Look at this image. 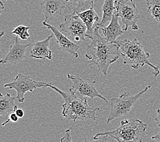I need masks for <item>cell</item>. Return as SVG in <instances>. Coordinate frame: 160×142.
Wrapping results in <instances>:
<instances>
[{
    "mask_svg": "<svg viewBox=\"0 0 160 142\" xmlns=\"http://www.w3.org/2000/svg\"><path fill=\"white\" fill-rule=\"evenodd\" d=\"M32 44H22L19 40V37L16 36L14 38V42L10 47V50L3 59L0 60L1 64L15 65L21 62L24 59H26L27 56L25 52L28 47L32 46Z\"/></svg>",
    "mask_w": 160,
    "mask_h": 142,
    "instance_id": "obj_10",
    "label": "cell"
},
{
    "mask_svg": "<svg viewBox=\"0 0 160 142\" xmlns=\"http://www.w3.org/2000/svg\"><path fill=\"white\" fill-rule=\"evenodd\" d=\"M19 118L18 117V116L17 115V114H15V113L12 112V113H11V114H10L9 115V117H8V120H7L6 122L2 123V126H4L6 125H7V124H8V123L10 122H18V120H19Z\"/></svg>",
    "mask_w": 160,
    "mask_h": 142,
    "instance_id": "obj_23",
    "label": "cell"
},
{
    "mask_svg": "<svg viewBox=\"0 0 160 142\" xmlns=\"http://www.w3.org/2000/svg\"><path fill=\"white\" fill-rule=\"evenodd\" d=\"M17 99L16 97L12 96L10 93H7L6 95L0 92V117L6 116L8 114L15 111L18 108L14 103Z\"/></svg>",
    "mask_w": 160,
    "mask_h": 142,
    "instance_id": "obj_16",
    "label": "cell"
},
{
    "mask_svg": "<svg viewBox=\"0 0 160 142\" xmlns=\"http://www.w3.org/2000/svg\"><path fill=\"white\" fill-rule=\"evenodd\" d=\"M129 2H134L133 0H129Z\"/></svg>",
    "mask_w": 160,
    "mask_h": 142,
    "instance_id": "obj_30",
    "label": "cell"
},
{
    "mask_svg": "<svg viewBox=\"0 0 160 142\" xmlns=\"http://www.w3.org/2000/svg\"><path fill=\"white\" fill-rule=\"evenodd\" d=\"M145 1H146V3H147V6H148V5L150 4V3H151V0H145Z\"/></svg>",
    "mask_w": 160,
    "mask_h": 142,
    "instance_id": "obj_29",
    "label": "cell"
},
{
    "mask_svg": "<svg viewBox=\"0 0 160 142\" xmlns=\"http://www.w3.org/2000/svg\"><path fill=\"white\" fill-rule=\"evenodd\" d=\"M99 26L97 24L93 35L90 39L92 42L87 45L86 57L97 67V76L101 73L106 76L110 66L121 57L119 47L115 42H108L99 33Z\"/></svg>",
    "mask_w": 160,
    "mask_h": 142,
    "instance_id": "obj_1",
    "label": "cell"
},
{
    "mask_svg": "<svg viewBox=\"0 0 160 142\" xmlns=\"http://www.w3.org/2000/svg\"><path fill=\"white\" fill-rule=\"evenodd\" d=\"M67 2H72L78 3V6L72 10L75 12H82L88 10L94 4V0H65Z\"/></svg>",
    "mask_w": 160,
    "mask_h": 142,
    "instance_id": "obj_19",
    "label": "cell"
},
{
    "mask_svg": "<svg viewBox=\"0 0 160 142\" xmlns=\"http://www.w3.org/2000/svg\"><path fill=\"white\" fill-rule=\"evenodd\" d=\"M60 30L71 41L86 42L87 27L74 12L64 17V21L60 25Z\"/></svg>",
    "mask_w": 160,
    "mask_h": 142,
    "instance_id": "obj_6",
    "label": "cell"
},
{
    "mask_svg": "<svg viewBox=\"0 0 160 142\" xmlns=\"http://www.w3.org/2000/svg\"><path fill=\"white\" fill-rule=\"evenodd\" d=\"M30 29V27H26L24 26V25H19V26H18L14 29L11 34L16 35L18 37H20L21 40H27L30 37V34L28 33V30Z\"/></svg>",
    "mask_w": 160,
    "mask_h": 142,
    "instance_id": "obj_20",
    "label": "cell"
},
{
    "mask_svg": "<svg viewBox=\"0 0 160 142\" xmlns=\"http://www.w3.org/2000/svg\"><path fill=\"white\" fill-rule=\"evenodd\" d=\"M147 12L153 19L160 23V0H151Z\"/></svg>",
    "mask_w": 160,
    "mask_h": 142,
    "instance_id": "obj_18",
    "label": "cell"
},
{
    "mask_svg": "<svg viewBox=\"0 0 160 142\" xmlns=\"http://www.w3.org/2000/svg\"><path fill=\"white\" fill-rule=\"evenodd\" d=\"M115 0H105L103 5L102 6L103 16L101 21L98 23L100 27H105L108 23L111 21L112 17L114 14V10H116Z\"/></svg>",
    "mask_w": 160,
    "mask_h": 142,
    "instance_id": "obj_17",
    "label": "cell"
},
{
    "mask_svg": "<svg viewBox=\"0 0 160 142\" xmlns=\"http://www.w3.org/2000/svg\"><path fill=\"white\" fill-rule=\"evenodd\" d=\"M118 19L119 17L116 12L108 26L101 27L103 34L108 42H114L116 41V38L124 33V30H122L121 25L119 24Z\"/></svg>",
    "mask_w": 160,
    "mask_h": 142,
    "instance_id": "obj_14",
    "label": "cell"
},
{
    "mask_svg": "<svg viewBox=\"0 0 160 142\" xmlns=\"http://www.w3.org/2000/svg\"><path fill=\"white\" fill-rule=\"evenodd\" d=\"M47 86L56 90L63 97L64 104L62 105V115L64 118L74 122L86 120H97L96 113L100 111V108L90 107L88 104L87 98H81L76 94L64 92L51 83H47Z\"/></svg>",
    "mask_w": 160,
    "mask_h": 142,
    "instance_id": "obj_2",
    "label": "cell"
},
{
    "mask_svg": "<svg viewBox=\"0 0 160 142\" xmlns=\"http://www.w3.org/2000/svg\"><path fill=\"white\" fill-rule=\"evenodd\" d=\"M114 3L116 12L121 19L124 26V32L128 30L129 27H132L134 31L139 30L137 23L140 15L136 3L131 2H127L123 0H115Z\"/></svg>",
    "mask_w": 160,
    "mask_h": 142,
    "instance_id": "obj_7",
    "label": "cell"
},
{
    "mask_svg": "<svg viewBox=\"0 0 160 142\" xmlns=\"http://www.w3.org/2000/svg\"><path fill=\"white\" fill-rule=\"evenodd\" d=\"M75 13L77 14V15L82 19V21L86 25V26L87 27L86 38L90 39L93 35L94 27H95V25H94V23H95L96 22L97 23V22H99V17L95 12V10H94V4L90 7L88 10L83 11V12H82Z\"/></svg>",
    "mask_w": 160,
    "mask_h": 142,
    "instance_id": "obj_15",
    "label": "cell"
},
{
    "mask_svg": "<svg viewBox=\"0 0 160 142\" xmlns=\"http://www.w3.org/2000/svg\"><path fill=\"white\" fill-rule=\"evenodd\" d=\"M151 139L153 140H155L157 142H160V133L158 135H155V136H152L151 137Z\"/></svg>",
    "mask_w": 160,
    "mask_h": 142,
    "instance_id": "obj_26",
    "label": "cell"
},
{
    "mask_svg": "<svg viewBox=\"0 0 160 142\" xmlns=\"http://www.w3.org/2000/svg\"><path fill=\"white\" fill-rule=\"evenodd\" d=\"M14 113L17 114V115L19 117V118H22L24 115H25V113H24V110L23 109H21V108H17Z\"/></svg>",
    "mask_w": 160,
    "mask_h": 142,
    "instance_id": "obj_24",
    "label": "cell"
},
{
    "mask_svg": "<svg viewBox=\"0 0 160 142\" xmlns=\"http://www.w3.org/2000/svg\"><path fill=\"white\" fill-rule=\"evenodd\" d=\"M151 87V86H147L141 92L134 96H132L129 92H127L121 94L119 97L110 98L111 108L107 123H110L112 120L118 119L122 116L128 115L132 110L133 107L136 102L140 99L144 93Z\"/></svg>",
    "mask_w": 160,
    "mask_h": 142,
    "instance_id": "obj_5",
    "label": "cell"
},
{
    "mask_svg": "<svg viewBox=\"0 0 160 142\" xmlns=\"http://www.w3.org/2000/svg\"><path fill=\"white\" fill-rule=\"evenodd\" d=\"M67 3L65 0H43L41 8L44 14L45 21H51L60 18L66 8Z\"/></svg>",
    "mask_w": 160,
    "mask_h": 142,
    "instance_id": "obj_12",
    "label": "cell"
},
{
    "mask_svg": "<svg viewBox=\"0 0 160 142\" xmlns=\"http://www.w3.org/2000/svg\"><path fill=\"white\" fill-rule=\"evenodd\" d=\"M5 1H8V0H5Z\"/></svg>",
    "mask_w": 160,
    "mask_h": 142,
    "instance_id": "obj_31",
    "label": "cell"
},
{
    "mask_svg": "<svg viewBox=\"0 0 160 142\" xmlns=\"http://www.w3.org/2000/svg\"><path fill=\"white\" fill-rule=\"evenodd\" d=\"M42 25H45V26H46L49 30L52 32L53 36H55V38L56 39L57 42L58 43V45H60L61 49L63 51L68 53V54H70L71 56L75 58H78L79 57L78 51L80 49L79 45L71 41L66 36L63 34L60 31L58 30L55 26L47 23V21H43Z\"/></svg>",
    "mask_w": 160,
    "mask_h": 142,
    "instance_id": "obj_11",
    "label": "cell"
},
{
    "mask_svg": "<svg viewBox=\"0 0 160 142\" xmlns=\"http://www.w3.org/2000/svg\"><path fill=\"white\" fill-rule=\"evenodd\" d=\"M156 111H157V113H158V115H157V117L155 118V120L156 123L158 124V126L160 128V109H158Z\"/></svg>",
    "mask_w": 160,
    "mask_h": 142,
    "instance_id": "obj_25",
    "label": "cell"
},
{
    "mask_svg": "<svg viewBox=\"0 0 160 142\" xmlns=\"http://www.w3.org/2000/svg\"><path fill=\"white\" fill-rule=\"evenodd\" d=\"M4 35H5V32L4 31H2L1 32H0V39H1Z\"/></svg>",
    "mask_w": 160,
    "mask_h": 142,
    "instance_id": "obj_28",
    "label": "cell"
},
{
    "mask_svg": "<svg viewBox=\"0 0 160 142\" xmlns=\"http://www.w3.org/2000/svg\"><path fill=\"white\" fill-rule=\"evenodd\" d=\"M4 8H5V7H4V5H3V2L2 1H0V15L2 14L3 10H4Z\"/></svg>",
    "mask_w": 160,
    "mask_h": 142,
    "instance_id": "obj_27",
    "label": "cell"
},
{
    "mask_svg": "<svg viewBox=\"0 0 160 142\" xmlns=\"http://www.w3.org/2000/svg\"><path fill=\"white\" fill-rule=\"evenodd\" d=\"M4 87L15 90L17 93V99L19 103H23L25 101V94L28 92H32L37 88H46L47 83L44 81H37L29 76L19 73L14 81L3 86Z\"/></svg>",
    "mask_w": 160,
    "mask_h": 142,
    "instance_id": "obj_8",
    "label": "cell"
},
{
    "mask_svg": "<svg viewBox=\"0 0 160 142\" xmlns=\"http://www.w3.org/2000/svg\"><path fill=\"white\" fill-rule=\"evenodd\" d=\"M114 42L119 47L121 57H122L125 64L130 65L135 70L148 65L154 70L152 75L155 76H158L160 74L159 68L152 64L149 60L150 53L144 50L143 45L136 38L116 41Z\"/></svg>",
    "mask_w": 160,
    "mask_h": 142,
    "instance_id": "obj_3",
    "label": "cell"
},
{
    "mask_svg": "<svg viewBox=\"0 0 160 142\" xmlns=\"http://www.w3.org/2000/svg\"><path fill=\"white\" fill-rule=\"evenodd\" d=\"M53 34L49 36L46 39L32 44L30 53V57L37 60L48 59L52 60L53 58L52 51L49 49L50 41L53 38Z\"/></svg>",
    "mask_w": 160,
    "mask_h": 142,
    "instance_id": "obj_13",
    "label": "cell"
},
{
    "mask_svg": "<svg viewBox=\"0 0 160 142\" xmlns=\"http://www.w3.org/2000/svg\"><path fill=\"white\" fill-rule=\"evenodd\" d=\"M71 129H69L65 130V134L60 139V142H73L72 140V137H71Z\"/></svg>",
    "mask_w": 160,
    "mask_h": 142,
    "instance_id": "obj_22",
    "label": "cell"
},
{
    "mask_svg": "<svg viewBox=\"0 0 160 142\" xmlns=\"http://www.w3.org/2000/svg\"><path fill=\"white\" fill-rule=\"evenodd\" d=\"M68 81L72 82V87L69 89V92L77 94L79 93L82 98H90L93 99L94 98H99L108 103V100L98 92L95 87V82H90L86 80L79 78L73 75L67 74Z\"/></svg>",
    "mask_w": 160,
    "mask_h": 142,
    "instance_id": "obj_9",
    "label": "cell"
},
{
    "mask_svg": "<svg viewBox=\"0 0 160 142\" xmlns=\"http://www.w3.org/2000/svg\"><path fill=\"white\" fill-rule=\"evenodd\" d=\"M108 135H101L99 137L94 136L90 141H87L85 140L83 142H108ZM112 142H114V140H112Z\"/></svg>",
    "mask_w": 160,
    "mask_h": 142,
    "instance_id": "obj_21",
    "label": "cell"
},
{
    "mask_svg": "<svg viewBox=\"0 0 160 142\" xmlns=\"http://www.w3.org/2000/svg\"><path fill=\"white\" fill-rule=\"evenodd\" d=\"M148 125L139 119L123 120L114 130L97 133L95 137L108 135L118 142H142Z\"/></svg>",
    "mask_w": 160,
    "mask_h": 142,
    "instance_id": "obj_4",
    "label": "cell"
}]
</instances>
